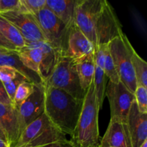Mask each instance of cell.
Returning a JSON list of instances; mask_svg holds the SVG:
<instances>
[{
  "mask_svg": "<svg viewBox=\"0 0 147 147\" xmlns=\"http://www.w3.org/2000/svg\"><path fill=\"white\" fill-rule=\"evenodd\" d=\"M0 32L4 37L12 45H14L17 50L24 47L26 45L25 40L22 36L21 33L16 28L14 24L9 21L0 15Z\"/></svg>",
  "mask_w": 147,
  "mask_h": 147,
  "instance_id": "44dd1931",
  "label": "cell"
},
{
  "mask_svg": "<svg viewBox=\"0 0 147 147\" xmlns=\"http://www.w3.org/2000/svg\"><path fill=\"white\" fill-rule=\"evenodd\" d=\"M76 1L77 0H46V7L70 30L75 24Z\"/></svg>",
  "mask_w": 147,
  "mask_h": 147,
  "instance_id": "2e32d148",
  "label": "cell"
},
{
  "mask_svg": "<svg viewBox=\"0 0 147 147\" xmlns=\"http://www.w3.org/2000/svg\"><path fill=\"white\" fill-rule=\"evenodd\" d=\"M17 52L4 55L0 57V66H8L17 70L19 73L22 75L27 79L29 82L34 85L42 83L41 78L37 73L27 68L19 59Z\"/></svg>",
  "mask_w": 147,
  "mask_h": 147,
  "instance_id": "d6986e66",
  "label": "cell"
},
{
  "mask_svg": "<svg viewBox=\"0 0 147 147\" xmlns=\"http://www.w3.org/2000/svg\"><path fill=\"white\" fill-rule=\"evenodd\" d=\"M28 81L27 79L25 77L21 75L20 73H19L14 79H12L10 81L7 82V83H3L4 84V88H5V90L7 91V94H8L9 97L11 99V101H14V95H15L16 90H17V88L19 87L21 83H22L23 82Z\"/></svg>",
  "mask_w": 147,
  "mask_h": 147,
  "instance_id": "83f0119b",
  "label": "cell"
},
{
  "mask_svg": "<svg viewBox=\"0 0 147 147\" xmlns=\"http://www.w3.org/2000/svg\"><path fill=\"white\" fill-rule=\"evenodd\" d=\"M104 0H77L75 9V24L96 46V21L103 9Z\"/></svg>",
  "mask_w": 147,
  "mask_h": 147,
  "instance_id": "52a82bcc",
  "label": "cell"
},
{
  "mask_svg": "<svg viewBox=\"0 0 147 147\" xmlns=\"http://www.w3.org/2000/svg\"><path fill=\"white\" fill-rule=\"evenodd\" d=\"M0 103L7 106H14V103L9 97L7 91L5 90L4 84L0 80Z\"/></svg>",
  "mask_w": 147,
  "mask_h": 147,
  "instance_id": "4dcf8cb0",
  "label": "cell"
},
{
  "mask_svg": "<svg viewBox=\"0 0 147 147\" xmlns=\"http://www.w3.org/2000/svg\"><path fill=\"white\" fill-rule=\"evenodd\" d=\"M34 84L29 81L23 82L19 86L16 90L15 95L14 98V106L16 109H18L23 102L32 93Z\"/></svg>",
  "mask_w": 147,
  "mask_h": 147,
  "instance_id": "d4e9b609",
  "label": "cell"
},
{
  "mask_svg": "<svg viewBox=\"0 0 147 147\" xmlns=\"http://www.w3.org/2000/svg\"><path fill=\"white\" fill-rule=\"evenodd\" d=\"M21 7L20 12L32 15L37 14L46 7V0H20Z\"/></svg>",
  "mask_w": 147,
  "mask_h": 147,
  "instance_id": "484cf974",
  "label": "cell"
},
{
  "mask_svg": "<svg viewBox=\"0 0 147 147\" xmlns=\"http://www.w3.org/2000/svg\"><path fill=\"white\" fill-rule=\"evenodd\" d=\"M108 45L120 82L134 93L136 88V81L131 63L133 46L124 33L111 40Z\"/></svg>",
  "mask_w": 147,
  "mask_h": 147,
  "instance_id": "5b68a950",
  "label": "cell"
},
{
  "mask_svg": "<svg viewBox=\"0 0 147 147\" xmlns=\"http://www.w3.org/2000/svg\"><path fill=\"white\" fill-rule=\"evenodd\" d=\"M131 63L136 85L147 88V63L134 49L131 53Z\"/></svg>",
  "mask_w": 147,
  "mask_h": 147,
  "instance_id": "603a6c76",
  "label": "cell"
},
{
  "mask_svg": "<svg viewBox=\"0 0 147 147\" xmlns=\"http://www.w3.org/2000/svg\"><path fill=\"white\" fill-rule=\"evenodd\" d=\"M93 53V45L78 27L74 24L68 32L65 56L76 60Z\"/></svg>",
  "mask_w": 147,
  "mask_h": 147,
  "instance_id": "9a60e30c",
  "label": "cell"
},
{
  "mask_svg": "<svg viewBox=\"0 0 147 147\" xmlns=\"http://www.w3.org/2000/svg\"><path fill=\"white\" fill-rule=\"evenodd\" d=\"M42 84L64 90L79 100H83L86 93L80 86L76 60L67 56L59 57L53 72Z\"/></svg>",
  "mask_w": 147,
  "mask_h": 147,
  "instance_id": "277c9868",
  "label": "cell"
},
{
  "mask_svg": "<svg viewBox=\"0 0 147 147\" xmlns=\"http://www.w3.org/2000/svg\"><path fill=\"white\" fill-rule=\"evenodd\" d=\"M95 59L94 53L84 56L76 60V68L80 84L84 92L93 80L95 73Z\"/></svg>",
  "mask_w": 147,
  "mask_h": 147,
  "instance_id": "ac0fdd59",
  "label": "cell"
},
{
  "mask_svg": "<svg viewBox=\"0 0 147 147\" xmlns=\"http://www.w3.org/2000/svg\"><path fill=\"white\" fill-rule=\"evenodd\" d=\"M21 134L30 123L45 113V89L42 83L34 85L33 92L17 109Z\"/></svg>",
  "mask_w": 147,
  "mask_h": 147,
  "instance_id": "30bf717a",
  "label": "cell"
},
{
  "mask_svg": "<svg viewBox=\"0 0 147 147\" xmlns=\"http://www.w3.org/2000/svg\"><path fill=\"white\" fill-rule=\"evenodd\" d=\"M20 0H0V14L9 11H20Z\"/></svg>",
  "mask_w": 147,
  "mask_h": 147,
  "instance_id": "f1b7e54d",
  "label": "cell"
},
{
  "mask_svg": "<svg viewBox=\"0 0 147 147\" xmlns=\"http://www.w3.org/2000/svg\"><path fill=\"white\" fill-rule=\"evenodd\" d=\"M0 127L4 131L10 146L14 147L21 135L18 111L14 106L0 103Z\"/></svg>",
  "mask_w": 147,
  "mask_h": 147,
  "instance_id": "7c38bea8",
  "label": "cell"
},
{
  "mask_svg": "<svg viewBox=\"0 0 147 147\" xmlns=\"http://www.w3.org/2000/svg\"><path fill=\"white\" fill-rule=\"evenodd\" d=\"M0 147H11L9 144L6 139L0 138Z\"/></svg>",
  "mask_w": 147,
  "mask_h": 147,
  "instance_id": "836d02e7",
  "label": "cell"
},
{
  "mask_svg": "<svg viewBox=\"0 0 147 147\" xmlns=\"http://www.w3.org/2000/svg\"><path fill=\"white\" fill-rule=\"evenodd\" d=\"M127 126L132 147H140L147 140V114L139 112L135 100L132 103L128 114Z\"/></svg>",
  "mask_w": 147,
  "mask_h": 147,
  "instance_id": "5bb4252c",
  "label": "cell"
},
{
  "mask_svg": "<svg viewBox=\"0 0 147 147\" xmlns=\"http://www.w3.org/2000/svg\"><path fill=\"white\" fill-rule=\"evenodd\" d=\"M95 32L96 42L94 48L108 45L123 33L121 24L113 7L106 0H104L103 9L96 21Z\"/></svg>",
  "mask_w": 147,
  "mask_h": 147,
  "instance_id": "9c48e42d",
  "label": "cell"
},
{
  "mask_svg": "<svg viewBox=\"0 0 147 147\" xmlns=\"http://www.w3.org/2000/svg\"><path fill=\"white\" fill-rule=\"evenodd\" d=\"M34 17L38 23L46 42L60 56H65L69 30L47 7H45Z\"/></svg>",
  "mask_w": 147,
  "mask_h": 147,
  "instance_id": "8992f818",
  "label": "cell"
},
{
  "mask_svg": "<svg viewBox=\"0 0 147 147\" xmlns=\"http://www.w3.org/2000/svg\"><path fill=\"white\" fill-rule=\"evenodd\" d=\"M0 138H1V139H6V140L7 141V137H6V135L5 134H4V131L1 129V128L0 127ZM8 142V141H7Z\"/></svg>",
  "mask_w": 147,
  "mask_h": 147,
  "instance_id": "e575fe53",
  "label": "cell"
},
{
  "mask_svg": "<svg viewBox=\"0 0 147 147\" xmlns=\"http://www.w3.org/2000/svg\"><path fill=\"white\" fill-rule=\"evenodd\" d=\"M106 78V77L103 72V67L96 65L94 77H93V84H94L95 95H96L99 111L102 109L103 100L106 96V88L107 84Z\"/></svg>",
  "mask_w": 147,
  "mask_h": 147,
  "instance_id": "7402d4cb",
  "label": "cell"
},
{
  "mask_svg": "<svg viewBox=\"0 0 147 147\" xmlns=\"http://www.w3.org/2000/svg\"><path fill=\"white\" fill-rule=\"evenodd\" d=\"M98 147H132L127 123L111 119Z\"/></svg>",
  "mask_w": 147,
  "mask_h": 147,
  "instance_id": "4fadbf2b",
  "label": "cell"
},
{
  "mask_svg": "<svg viewBox=\"0 0 147 147\" xmlns=\"http://www.w3.org/2000/svg\"><path fill=\"white\" fill-rule=\"evenodd\" d=\"M134 94L139 112L147 114V88L136 85Z\"/></svg>",
  "mask_w": 147,
  "mask_h": 147,
  "instance_id": "4316f807",
  "label": "cell"
},
{
  "mask_svg": "<svg viewBox=\"0 0 147 147\" xmlns=\"http://www.w3.org/2000/svg\"><path fill=\"white\" fill-rule=\"evenodd\" d=\"M31 43V42H30ZM42 51V62L40 67V77L42 83L45 81L53 72L60 55L46 41L32 42Z\"/></svg>",
  "mask_w": 147,
  "mask_h": 147,
  "instance_id": "e0dca14e",
  "label": "cell"
},
{
  "mask_svg": "<svg viewBox=\"0 0 147 147\" xmlns=\"http://www.w3.org/2000/svg\"><path fill=\"white\" fill-rule=\"evenodd\" d=\"M106 96L110 103L111 119L127 123L128 114L135 100L134 94L121 82L113 83L109 80L106 84Z\"/></svg>",
  "mask_w": 147,
  "mask_h": 147,
  "instance_id": "ba28073f",
  "label": "cell"
},
{
  "mask_svg": "<svg viewBox=\"0 0 147 147\" xmlns=\"http://www.w3.org/2000/svg\"><path fill=\"white\" fill-rule=\"evenodd\" d=\"M0 47L7 49L8 50H11V51H17V47L7 40L4 37V35L1 34V32H0Z\"/></svg>",
  "mask_w": 147,
  "mask_h": 147,
  "instance_id": "1f68e13d",
  "label": "cell"
},
{
  "mask_svg": "<svg viewBox=\"0 0 147 147\" xmlns=\"http://www.w3.org/2000/svg\"><path fill=\"white\" fill-rule=\"evenodd\" d=\"M140 147H147V140L145 141V142L142 144V146H141Z\"/></svg>",
  "mask_w": 147,
  "mask_h": 147,
  "instance_id": "d590c367",
  "label": "cell"
},
{
  "mask_svg": "<svg viewBox=\"0 0 147 147\" xmlns=\"http://www.w3.org/2000/svg\"><path fill=\"white\" fill-rule=\"evenodd\" d=\"M98 112L93 80L85 95L81 112L71 136L70 141L75 147H98Z\"/></svg>",
  "mask_w": 147,
  "mask_h": 147,
  "instance_id": "7a4b0ae2",
  "label": "cell"
},
{
  "mask_svg": "<svg viewBox=\"0 0 147 147\" xmlns=\"http://www.w3.org/2000/svg\"><path fill=\"white\" fill-rule=\"evenodd\" d=\"M44 86L45 114L65 135H73L83 100L76 98L60 89Z\"/></svg>",
  "mask_w": 147,
  "mask_h": 147,
  "instance_id": "6da1fadb",
  "label": "cell"
},
{
  "mask_svg": "<svg viewBox=\"0 0 147 147\" xmlns=\"http://www.w3.org/2000/svg\"><path fill=\"white\" fill-rule=\"evenodd\" d=\"M103 69L105 76L109 79V81L113 83H119L120 82V78H119L114 63H113V59L110 54L109 45H107L106 50H105L104 63H103Z\"/></svg>",
  "mask_w": 147,
  "mask_h": 147,
  "instance_id": "cb8c5ba5",
  "label": "cell"
},
{
  "mask_svg": "<svg viewBox=\"0 0 147 147\" xmlns=\"http://www.w3.org/2000/svg\"><path fill=\"white\" fill-rule=\"evenodd\" d=\"M14 147L75 146L44 113L23 130Z\"/></svg>",
  "mask_w": 147,
  "mask_h": 147,
  "instance_id": "3957f363",
  "label": "cell"
},
{
  "mask_svg": "<svg viewBox=\"0 0 147 147\" xmlns=\"http://www.w3.org/2000/svg\"><path fill=\"white\" fill-rule=\"evenodd\" d=\"M0 15L15 26L25 40L26 44L46 41L38 23L32 14L20 11H9L1 13Z\"/></svg>",
  "mask_w": 147,
  "mask_h": 147,
  "instance_id": "8fae6325",
  "label": "cell"
},
{
  "mask_svg": "<svg viewBox=\"0 0 147 147\" xmlns=\"http://www.w3.org/2000/svg\"><path fill=\"white\" fill-rule=\"evenodd\" d=\"M17 54L24 66L40 76L42 51L34 43H27L24 47L17 50Z\"/></svg>",
  "mask_w": 147,
  "mask_h": 147,
  "instance_id": "ffe728a7",
  "label": "cell"
},
{
  "mask_svg": "<svg viewBox=\"0 0 147 147\" xmlns=\"http://www.w3.org/2000/svg\"><path fill=\"white\" fill-rule=\"evenodd\" d=\"M18 74V72L12 67L8 66H0V80L2 83L10 81Z\"/></svg>",
  "mask_w": 147,
  "mask_h": 147,
  "instance_id": "f546056e",
  "label": "cell"
},
{
  "mask_svg": "<svg viewBox=\"0 0 147 147\" xmlns=\"http://www.w3.org/2000/svg\"><path fill=\"white\" fill-rule=\"evenodd\" d=\"M14 52H17V51H11V50H7V49L0 47V57L2 55H4L10 54V53H14Z\"/></svg>",
  "mask_w": 147,
  "mask_h": 147,
  "instance_id": "d6a6232c",
  "label": "cell"
}]
</instances>
